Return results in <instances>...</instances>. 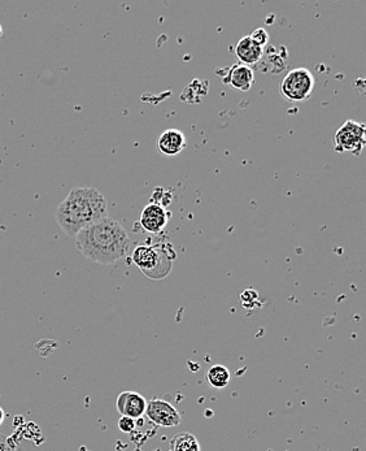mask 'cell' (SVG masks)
<instances>
[{
    "label": "cell",
    "mask_w": 366,
    "mask_h": 451,
    "mask_svg": "<svg viewBox=\"0 0 366 451\" xmlns=\"http://www.w3.org/2000/svg\"><path fill=\"white\" fill-rule=\"evenodd\" d=\"M74 238L77 249L85 258L103 266L117 263L126 257L130 249L126 229L110 216L82 229Z\"/></svg>",
    "instance_id": "6da1fadb"
},
{
    "label": "cell",
    "mask_w": 366,
    "mask_h": 451,
    "mask_svg": "<svg viewBox=\"0 0 366 451\" xmlns=\"http://www.w3.org/2000/svg\"><path fill=\"white\" fill-rule=\"evenodd\" d=\"M56 223L69 237L82 229L108 218V204L103 194L95 187H76L57 207Z\"/></svg>",
    "instance_id": "7a4b0ae2"
},
{
    "label": "cell",
    "mask_w": 366,
    "mask_h": 451,
    "mask_svg": "<svg viewBox=\"0 0 366 451\" xmlns=\"http://www.w3.org/2000/svg\"><path fill=\"white\" fill-rule=\"evenodd\" d=\"M175 251L170 243L138 245L131 254L133 263L151 280H163L172 272Z\"/></svg>",
    "instance_id": "3957f363"
},
{
    "label": "cell",
    "mask_w": 366,
    "mask_h": 451,
    "mask_svg": "<svg viewBox=\"0 0 366 451\" xmlns=\"http://www.w3.org/2000/svg\"><path fill=\"white\" fill-rule=\"evenodd\" d=\"M314 86L313 73L307 68H296L287 73L281 82V95L288 102H304L312 97Z\"/></svg>",
    "instance_id": "277c9868"
},
{
    "label": "cell",
    "mask_w": 366,
    "mask_h": 451,
    "mask_svg": "<svg viewBox=\"0 0 366 451\" xmlns=\"http://www.w3.org/2000/svg\"><path fill=\"white\" fill-rule=\"evenodd\" d=\"M334 150L339 153H352L360 156L366 144V128L364 124L348 120L334 133Z\"/></svg>",
    "instance_id": "5b68a950"
},
{
    "label": "cell",
    "mask_w": 366,
    "mask_h": 451,
    "mask_svg": "<svg viewBox=\"0 0 366 451\" xmlns=\"http://www.w3.org/2000/svg\"><path fill=\"white\" fill-rule=\"evenodd\" d=\"M146 415L153 424L163 428L177 427L182 421V418L175 406L159 398H153L150 402H147Z\"/></svg>",
    "instance_id": "8992f818"
},
{
    "label": "cell",
    "mask_w": 366,
    "mask_h": 451,
    "mask_svg": "<svg viewBox=\"0 0 366 451\" xmlns=\"http://www.w3.org/2000/svg\"><path fill=\"white\" fill-rule=\"evenodd\" d=\"M169 218L170 212H167L164 206H160L158 203H150L142 211L139 224L146 232L158 234L167 226Z\"/></svg>",
    "instance_id": "52a82bcc"
},
{
    "label": "cell",
    "mask_w": 366,
    "mask_h": 451,
    "mask_svg": "<svg viewBox=\"0 0 366 451\" xmlns=\"http://www.w3.org/2000/svg\"><path fill=\"white\" fill-rule=\"evenodd\" d=\"M116 409L122 416L138 420L146 415L147 401L143 395L128 390V392H122L116 398Z\"/></svg>",
    "instance_id": "ba28073f"
},
{
    "label": "cell",
    "mask_w": 366,
    "mask_h": 451,
    "mask_svg": "<svg viewBox=\"0 0 366 451\" xmlns=\"http://www.w3.org/2000/svg\"><path fill=\"white\" fill-rule=\"evenodd\" d=\"M223 82L232 89L248 91L255 82V73L251 66L238 63L232 65L229 72L223 76Z\"/></svg>",
    "instance_id": "9c48e42d"
},
{
    "label": "cell",
    "mask_w": 366,
    "mask_h": 451,
    "mask_svg": "<svg viewBox=\"0 0 366 451\" xmlns=\"http://www.w3.org/2000/svg\"><path fill=\"white\" fill-rule=\"evenodd\" d=\"M187 141L181 130L167 129L158 138L156 148L164 156H175L186 148Z\"/></svg>",
    "instance_id": "30bf717a"
},
{
    "label": "cell",
    "mask_w": 366,
    "mask_h": 451,
    "mask_svg": "<svg viewBox=\"0 0 366 451\" xmlns=\"http://www.w3.org/2000/svg\"><path fill=\"white\" fill-rule=\"evenodd\" d=\"M263 55L264 47L251 40L249 35L239 40L235 47V57H238L239 63L247 66L257 64L263 59Z\"/></svg>",
    "instance_id": "8fae6325"
},
{
    "label": "cell",
    "mask_w": 366,
    "mask_h": 451,
    "mask_svg": "<svg viewBox=\"0 0 366 451\" xmlns=\"http://www.w3.org/2000/svg\"><path fill=\"white\" fill-rule=\"evenodd\" d=\"M206 379L211 387H215V389H223L229 385L231 373L225 365L215 364L211 368H208Z\"/></svg>",
    "instance_id": "7c38bea8"
},
{
    "label": "cell",
    "mask_w": 366,
    "mask_h": 451,
    "mask_svg": "<svg viewBox=\"0 0 366 451\" xmlns=\"http://www.w3.org/2000/svg\"><path fill=\"white\" fill-rule=\"evenodd\" d=\"M170 447L172 451H201L198 438L189 432L175 435L170 441Z\"/></svg>",
    "instance_id": "4fadbf2b"
},
{
    "label": "cell",
    "mask_w": 366,
    "mask_h": 451,
    "mask_svg": "<svg viewBox=\"0 0 366 451\" xmlns=\"http://www.w3.org/2000/svg\"><path fill=\"white\" fill-rule=\"evenodd\" d=\"M249 38L254 40L255 43H257L259 46L265 47L268 45V42H269V34L263 28H259V29H256L255 32H252V34L249 35Z\"/></svg>",
    "instance_id": "5bb4252c"
},
{
    "label": "cell",
    "mask_w": 366,
    "mask_h": 451,
    "mask_svg": "<svg viewBox=\"0 0 366 451\" xmlns=\"http://www.w3.org/2000/svg\"><path fill=\"white\" fill-rule=\"evenodd\" d=\"M117 426H119V429L121 432L131 433L136 429V421L134 419H131V418H128V416H121Z\"/></svg>",
    "instance_id": "9a60e30c"
},
{
    "label": "cell",
    "mask_w": 366,
    "mask_h": 451,
    "mask_svg": "<svg viewBox=\"0 0 366 451\" xmlns=\"http://www.w3.org/2000/svg\"><path fill=\"white\" fill-rule=\"evenodd\" d=\"M4 419H6V412H4V410L0 407V426L3 424Z\"/></svg>",
    "instance_id": "2e32d148"
},
{
    "label": "cell",
    "mask_w": 366,
    "mask_h": 451,
    "mask_svg": "<svg viewBox=\"0 0 366 451\" xmlns=\"http://www.w3.org/2000/svg\"><path fill=\"white\" fill-rule=\"evenodd\" d=\"M1 35H3V28H1V25H0V38H1Z\"/></svg>",
    "instance_id": "e0dca14e"
}]
</instances>
